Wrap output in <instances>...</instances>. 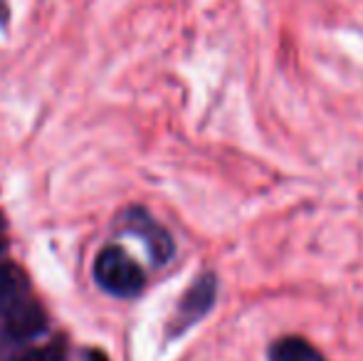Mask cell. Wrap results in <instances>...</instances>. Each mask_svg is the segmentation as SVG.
Listing matches in <instances>:
<instances>
[{"mask_svg": "<svg viewBox=\"0 0 363 361\" xmlns=\"http://www.w3.org/2000/svg\"><path fill=\"white\" fill-rule=\"evenodd\" d=\"M45 329V312L38 302H15L8 309L5 332L13 339H30Z\"/></svg>", "mask_w": 363, "mask_h": 361, "instance_id": "277c9868", "label": "cell"}, {"mask_svg": "<svg viewBox=\"0 0 363 361\" xmlns=\"http://www.w3.org/2000/svg\"><path fill=\"white\" fill-rule=\"evenodd\" d=\"M23 279L25 274L13 262H3L0 265V314L8 312L18 302V294L23 289Z\"/></svg>", "mask_w": 363, "mask_h": 361, "instance_id": "8992f818", "label": "cell"}, {"mask_svg": "<svg viewBox=\"0 0 363 361\" xmlns=\"http://www.w3.org/2000/svg\"><path fill=\"white\" fill-rule=\"evenodd\" d=\"M218 297V277L213 272H203L201 277H196V282L183 292L181 302H178L176 312L168 324V337H181L183 332L198 324L208 312L213 309Z\"/></svg>", "mask_w": 363, "mask_h": 361, "instance_id": "7a4b0ae2", "label": "cell"}, {"mask_svg": "<svg viewBox=\"0 0 363 361\" xmlns=\"http://www.w3.org/2000/svg\"><path fill=\"white\" fill-rule=\"evenodd\" d=\"M94 279L104 292L121 299H131L141 294L146 284L144 270L126 255L121 248L109 245L96 255L94 262Z\"/></svg>", "mask_w": 363, "mask_h": 361, "instance_id": "6da1fadb", "label": "cell"}, {"mask_svg": "<svg viewBox=\"0 0 363 361\" xmlns=\"http://www.w3.org/2000/svg\"><path fill=\"white\" fill-rule=\"evenodd\" d=\"M86 361H109V357L99 349H91V352H86Z\"/></svg>", "mask_w": 363, "mask_h": 361, "instance_id": "ba28073f", "label": "cell"}, {"mask_svg": "<svg viewBox=\"0 0 363 361\" xmlns=\"http://www.w3.org/2000/svg\"><path fill=\"white\" fill-rule=\"evenodd\" d=\"M269 361H326L324 354L314 347L311 342H306L304 337H279L277 342L269 344L267 349Z\"/></svg>", "mask_w": 363, "mask_h": 361, "instance_id": "5b68a950", "label": "cell"}, {"mask_svg": "<svg viewBox=\"0 0 363 361\" xmlns=\"http://www.w3.org/2000/svg\"><path fill=\"white\" fill-rule=\"evenodd\" d=\"M126 226H129V231L134 233V235H139L141 240L146 243L153 262L163 265V262H168L173 257V252H176L173 238L168 235L166 228L158 226V223L148 216L144 208H134V211H129V216H126Z\"/></svg>", "mask_w": 363, "mask_h": 361, "instance_id": "3957f363", "label": "cell"}, {"mask_svg": "<svg viewBox=\"0 0 363 361\" xmlns=\"http://www.w3.org/2000/svg\"><path fill=\"white\" fill-rule=\"evenodd\" d=\"M65 352H67V347H65L62 339H55V342H48L43 347L28 349V352L18 354L10 361H65Z\"/></svg>", "mask_w": 363, "mask_h": 361, "instance_id": "52a82bcc", "label": "cell"}]
</instances>
